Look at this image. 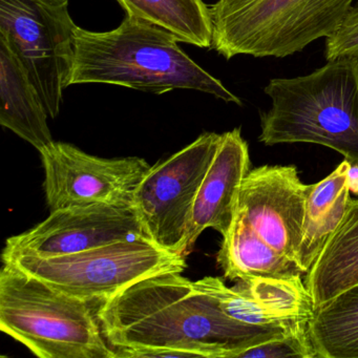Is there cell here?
<instances>
[{
  "instance_id": "cell-4",
  "label": "cell",
  "mask_w": 358,
  "mask_h": 358,
  "mask_svg": "<svg viewBox=\"0 0 358 358\" xmlns=\"http://www.w3.org/2000/svg\"><path fill=\"white\" fill-rule=\"evenodd\" d=\"M0 330L41 358H116L90 301L9 262L0 271Z\"/></svg>"
},
{
  "instance_id": "cell-1",
  "label": "cell",
  "mask_w": 358,
  "mask_h": 358,
  "mask_svg": "<svg viewBox=\"0 0 358 358\" xmlns=\"http://www.w3.org/2000/svg\"><path fill=\"white\" fill-rule=\"evenodd\" d=\"M96 316L113 349L177 350L190 358H238L253 345L289 333L232 320L180 272L135 282L102 301Z\"/></svg>"
},
{
  "instance_id": "cell-15",
  "label": "cell",
  "mask_w": 358,
  "mask_h": 358,
  "mask_svg": "<svg viewBox=\"0 0 358 358\" xmlns=\"http://www.w3.org/2000/svg\"><path fill=\"white\" fill-rule=\"evenodd\" d=\"M352 163L347 159L317 183L309 185L297 264L308 273L351 205Z\"/></svg>"
},
{
  "instance_id": "cell-10",
  "label": "cell",
  "mask_w": 358,
  "mask_h": 358,
  "mask_svg": "<svg viewBox=\"0 0 358 358\" xmlns=\"http://www.w3.org/2000/svg\"><path fill=\"white\" fill-rule=\"evenodd\" d=\"M137 238L146 236L131 207L79 205L51 211L32 229L8 238L3 257H59Z\"/></svg>"
},
{
  "instance_id": "cell-11",
  "label": "cell",
  "mask_w": 358,
  "mask_h": 358,
  "mask_svg": "<svg viewBox=\"0 0 358 358\" xmlns=\"http://www.w3.org/2000/svg\"><path fill=\"white\" fill-rule=\"evenodd\" d=\"M308 190L293 165L257 167L243 182L236 215L272 248L297 264Z\"/></svg>"
},
{
  "instance_id": "cell-7",
  "label": "cell",
  "mask_w": 358,
  "mask_h": 358,
  "mask_svg": "<svg viewBox=\"0 0 358 358\" xmlns=\"http://www.w3.org/2000/svg\"><path fill=\"white\" fill-rule=\"evenodd\" d=\"M221 136L202 134L180 152L150 166L138 185L131 208L146 238L160 248L187 253L192 208Z\"/></svg>"
},
{
  "instance_id": "cell-12",
  "label": "cell",
  "mask_w": 358,
  "mask_h": 358,
  "mask_svg": "<svg viewBox=\"0 0 358 358\" xmlns=\"http://www.w3.org/2000/svg\"><path fill=\"white\" fill-rule=\"evenodd\" d=\"M196 284L215 299L229 317L251 326L287 332L309 330L315 311L303 276L248 278L231 288L222 278L206 276Z\"/></svg>"
},
{
  "instance_id": "cell-21",
  "label": "cell",
  "mask_w": 358,
  "mask_h": 358,
  "mask_svg": "<svg viewBox=\"0 0 358 358\" xmlns=\"http://www.w3.org/2000/svg\"><path fill=\"white\" fill-rule=\"evenodd\" d=\"M328 62H345L358 66V5L351 6L338 28L326 38Z\"/></svg>"
},
{
  "instance_id": "cell-9",
  "label": "cell",
  "mask_w": 358,
  "mask_h": 358,
  "mask_svg": "<svg viewBox=\"0 0 358 358\" xmlns=\"http://www.w3.org/2000/svg\"><path fill=\"white\" fill-rule=\"evenodd\" d=\"M39 152L51 211L89 204L131 207L134 194L150 169L139 157L100 158L64 142H51Z\"/></svg>"
},
{
  "instance_id": "cell-20",
  "label": "cell",
  "mask_w": 358,
  "mask_h": 358,
  "mask_svg": "<svg viewBox=\"0 0 358 358\" xmlns=\"http://www.w3.org/2000/svg\"><path fill=\"white\" fill-rule=\"evenodd\" d=\"M317 358L309 330L289 332L267 343L253 345L238 358Z\"/></svg>"
},
{
  "instance_id": "cell-17",
  "label": "cell",
  "mask_w": 358,
  "mask_h": 358,
  "mask_svg": "<svg viewBox=\"0 0 358 358\" xmlns=\"http://www.w3.org/2000/svg\"><path fill=\"white\" fill-rule=\"evenodd\" d=\"M217 261L229 280L290 278L305 274L295 262L272 248L236 213L229 231L223 236Z\"/></svg>"
},
{
  "instance_id": "cell-14",
  "label": "cell",
  "mask_w": 358,
  "mask_h": 358,
  "mask_svg": "<svg viewBox=\"0 0 358 358\" xmlns=\"http://www.w3.org/2000/svg\"><path fill=\"white\" fill-rule=\"evenodd\" d=\"M41 94L11 41L0 34V124L37 150L53 142Z\"/></svg>"
},
{
  "instance_id": "cell-8",
  "label": "cell",
  "mask_w": 358,
  "mask_h": 358,
  "mask_svg": "<svg viewBox=\"0 0 358 358\" xmlns=\"http://www.w3.org/2000/svg\"><path fill=\"white\" fill-rule=\"evenodd\" d=\"M75 28L69 0H0V34L11 41L53 119L70 87Z\"/></svg>"
},
{
  "instance_id": "cell-16",
  "label": "cell",
  "mask_w": 358,
  "mask_h": 358,
  "mask_svg": "<svg viewBox=\"0 0 358 358\" xmlns=\"http://www.w3.org/2000/svg\"><path fill=\"white\" fill-rule=\"evenodd\" d=\"M305 282L315 308L358 284V198L352 199L336 231L306 273Z\"/></svg>"
},
{
  "instance_id": "cell-6",
  "label": "cell",
  "mask_w": 358,
  "mask_h": 358,
  "mask_svg": "<svg viewBox=\"0 0 358 358\" xmlns=\"http://www.w3.org/2000/svg\"><path fill=\"white\" fill-rule=\"evenodd\" d=\"M3 262L90 303L106 301L144 278L186 269L185 255L160 248L146 238L59 257H3Z\"/></svg>"
},
{
  "instance_id": "cell-19",
  "label": "cell",
  "mask_w": 358,
  "mask_h": 358,
  "mask_svg": "<svg viewBox=\"0 0 358 358\" xmlns=\"http://www.w3.org/2000/svg\"><path fill=\"white\" fill-rule=\"evenodd\" d=\"M127 14L171 33L179 43L213 47V22L203 0H117Z\"/></svg>"
},
{
  "instance_id": "cell-2",
  "label": "cell",
  "mask_w": 358,
  "mask_h": 358,
  "mask_svg": "<svg viewBox=\"0 0 358 358\" xmlns=\"http://www.w3.org/2000/svg\"><path fill=\"white\" fill-rule=\"evenodd\" d=\"M178 43L161 27L129 14L108 32L76 26L69 85L101 83L158 95L194 90L242 106L240 98L196 64Z\"/></svg>"
},
{
  "instance_id": "cell-13",
  "label": "cell",
  "mask_w": 358,
  "mask_h": 358,
  "mask_svg": "<svg viewBox=\"0 0 358 358\" xmlns=\"http://www.w3.org/2000/svg\"><path fill=\"white\" fill-rule=\"evenodd\" d=\"M250 171L248 143L240 127L222 134L192 208L186 242L187 252L207 228H213L222 236L227 234L236 217L241 187Z\"/></svg>"
},
{
  "instance_id": "cell-3",
  "label": "cell",
  "mask_w": 358,
  "mask_h": 358,
  "mask_svg": "<svg viewBox=\"0 0 358 358\" xmlns=\"http://www.w3.org/2000/svg\"><path fill=\"white\" fill-rule=\"evenodd\" d=\"M271 108L261 113L259 141L267 146H326L358 164V66L331 62L307 76L271 79Z\"/></svg>"
},
{
  "instance_id": "cell-18",
  "label": "cell",
  "mask_w": 358,
  "mask_h": 358,
  "mask_svg": "<svg viewBox=\"0 0 358 358\" xmlns=\"http://www.w3.org/2000/svg\"><path fill=\"white\" fill-rule=\"evenodd\" d=\"M309 335L320 358H358V284L315 308Z\"/></svg>"
},
{
  "instance_id": "cell-5",
  "label": "cell",
  "mask_w": 358,
  "mask_h": 358,
  "mask_svg": "<svg viewBox=\"0 0 358 358\" xmlns=\"http://www.w3.org/2000/svg\"><path fill=\"white\" fill-rule=\"evenodd\" d=\"M353 0H217L208 6L213 49L236 55L284 58L303 51L341 24Z\"/></svg>"
}]
</instances>
